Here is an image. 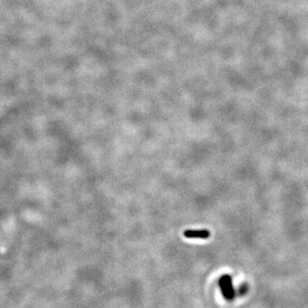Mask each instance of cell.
I'll use <instances>...</instances> for the list:
<instances>
[{"instance_id": "obj_1", "label": "cell", "mask_w": 308, "mask_h": 308, "mask_svg": "<svg viewBox=\"0 0 308 308\" xmlns=\"http://www.w3.org/2000/svg\"><path fill=\"white\" fill-rule=\"evenodd\" d=\"M183 235L187 238H199V239H207L211 235L210 231L207 230H188L183 232Z\"/></svg>"}, {"instance_id": "obj_2", "label": "cell", "mask_w": 308, "mask_h": 308, "mask_svg": "<svg viewBox=\"0 0 308 308\" xmlns=\"http://www.w3.org/2000/svg\"><path fill=\"white\" fill-rule=\"evenodd\" d=\"M224 281H225V285L227 289L228 292V300H232L235 296V291H234L233 284H232V278L230 275H224Z\"/></svg>"}, {"instance_id": "obj_3", "label": "cell", "mask_w": 308, "mask_h": 308, "mask_svg": "<svg viewBox=\"0 0 308 308\" xmlns=\"http://www.w3.org/2000/svg\"><path fill=\"white\" fill-rule=\"evenodd\" d=\"M218 284H219V287H220V289L221 291H222V294L224 295V297L228 300V292H227V289H226V285H225V281H224V276L219 279Z\"/></svg>"}]
</instances>
